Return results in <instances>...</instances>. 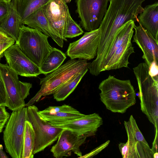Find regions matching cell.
I'll return each instance as SVG.
<instances>
[{"instance_id":"52a82bcc","label":"cell","mask_w":158,"mask_h":158,"mask_svg":"<svg viewBox=\"0 0 158 158\" xmlns=\"http://www.w3.org/2000/svg\"><path fill=\"white\" fill-rule=\"evenodd\" d=\"M0 73L6 93L5 106L12 111L25 107L24 100L30 94L32 84L20 81L18 75L7 63L0 62Z\"/></svg>"},{"instance_id":"f35d334b","label":"cell","mask_w":158,"mask_h":158,"mask_svg":"<svg viewBox=\"0 0 158 158\" xmlns=\"http://www.w3.org/2000/svg\"><path fill=\"white\" fill-rule=\"evenodd\" d=\"M4 0L6 2H8V3L9 2L11 1V0Z\"/></svg>"},{"instance_id":"60d3db41","label":"cell","mask_w":158,"mask_h":158,"mask_svg":"<svg viewBox=\"0 0 158 158\" xmlns=\"http://www.w3.org/2000/svg\"><path fill=\"white\" fill-rule=\"evenodd\" d=\"M2 106V105H0V106Z\"/></svg>"},{"instance_id":"4dcf8cb0","label":"cell","mask_w":158,"mask_h":158,"mask_svg":"<svg viewBox=\"0 0 158 158\" xmlns=\"http://www.w3.org/2000/svg\"><path fill=\"white\" fill-rule=\"evenodd\" d=\"M1 58H0V60ZM6 93L4 82L0 73V105L5 106L6 103Z\"/></svg>"},{"instance_id":"836d02e7","label":"cell","mask_w":158,"mask_h":158,"mask_svg":"<svg viewBox=\"0 0 158 158\" xmlns=\"http://www.w3.org/2000/svg\"><path fill=\"white\" fill-rule=\"evenodd\" d=\"M120 151L123 158H127V143H120L118 144Z\"/></svg>"},{"instance_id":"ba28073f","label":"cell","mask_w":158,"mask_h":158,"mask_svg":"<svg viewBox=\"0 0 158 158\" xmlns=\"http://www.w3.org/2000/svg\"><path fill=\"white\" fill-rule=\"evenodd\" d=\"M39 110L37 107L33 105L27 106V120L31 123L35 134L34 155L52 144L64 130L42 119L38 114Z\"/></svg>"},{"instance_id":"d590c367","label":"cell","mask_w":158,"mask_h":158,"mask_svg":"<svg viewBox=\"0 0 158 158\" xmlns=\"http://www.w3.org/2000/svg\"><path fill=\"white\" fill-rule=\"evenodd\" d=\"M15 44V42L5 43L0 42V58H1L3 56V52L8 48Z\"/></svg>"},{"instance_id":"cb8c5ba5","label":"cell","mask_w":158,"mask_h":158,"mask_svg":"<svg viewBox=\"0 0 158 158\" xmlns=\"http://www.w3.org/2000/svg\"><path fill=\"white\" fill-rule=\"evenodd\" d=\"M66 58L64 53L53 48L40 67L42 74L46 75L56 69L62 65Z\"/></svg>"},{"instance_id":"ab89813d","label":"cell","mask_w":158,"mask_h":158,"mask_svg":"<svg viewBox=\"0 0 158 158\" xmlns=\"http://www.w3.org/2000/svg\"><path fill=\"white\" fill-rule=\"evenodd\" d=\"M2 0H0V1H2Z\"/></svg>"},{"instance_id":"e0dca14e","label":"cell","mask_w":158,"mask_h":158,"mask_svg":"<svg viewBox=\"0 0 158 158\" xmlns=\"http://www.w3.org/2000/svg\"><path fill=\"white\" fill-rule=\"evenodd\" d=\"M23 24L36 29L51 37L60 47L62 48L64 40L52 27L44 15L42 7L29 15L23 22Z\"/></svg>"},{"instance_id":"1f68e13d","label":"cell","mask_w":158,"mask_h":158,"mask_svg":"<svg viewBox=\"0 0 158 158\" xmlns=\"http://www.w3.org/2000/svg\"><path fill=\"white\" fill-rule=\"evenodd\" d=\"M9 9V3L4 0L0 1V23L7 15Z\"/></svg>"},{"instance_id":"5bb4252c","label":"cell","mask_w":158,"mask_h":158,"mask_svg":"<svg viewBox=\"0 0 158 158\" xmlns=\"http://www.w3.org/2000/svg\"><path fill=\"white\" fill-rule=\"evenodd\" d=\"M86 138L70 130L64 129L50 151L56 158L69 156L72 152L79 158L82 155L80 147L85 143Z\"/></svg>"},{"instance_id":"4fadbf2b","label":"cell","mask_w":158,"mask_h":158,"mask_svg":"<svg viewBox=\"0 0 158 158\" xmlns=\"http://www.w3.org/2000/svg\"><path fill=\"white\" fill-rule=\"evenodd\" d=\"M49 23L63 40L71 16L65 0H51L42 7Z\"/></svg>"},{"instance_id":"83f0119b","label":"cell","mask_w":158,"mask_h":158,"mask_svg":"<svg viewBox=\"0 0 158 158\" xmlns=\"http://www.w3.org/2000/svg\"><path fill=\"white\" fill-rule=\"evenodd\" d=\"M77 110L72 106L66 104L59 106H50L43 110L50 113H55L60 111L70 112L74 111Z\"/></svg>"},{"instance_id":"d6a6232c","label":"cell","mask_w":158,"mask_h":158,"mask_svg":"<svg viewBox=\"0 0 158 158\" xmlns=\"http://www.w3.org/2000/svg\"><path fill=\"white\" fill-rule=\"evenodd\" d=\"M149 73L153 77H158V63L153 62L149 67Z\"/></svg>"},{"instance_id":"44dd1931","label":"cell","mask_w":158,"mask_h":158,"mask_svg":"<svg viewBox=\"0 0 158 158\" xmlns=\"http://www.w3.org/2000/svg\"><path fill=\"white\" fill-rule=\"evenodd\" d=\"M137 18L139 24L158 43V2L145 6Z\"/></svg>"},{"instance_id":"5b68a950","label":"cell","mask_w":158,"mask_h":158,"mask_svg":"<svg viewBox=\"0 0 158 158\" xmlns=\"http://www.w3.org/2000/svg\"><path fill=\"white\" fill-rule=\"evenodd\" d=\"M48 38L41 31L23 24L15 43L27 57L40 67L53 48Z\"/></svg>"},{"instance_id":"277c9868","label":"cell","mask_w":158,"mask_h":158,"mask_svg":"<svg viewBox=\"0 0 158 158\" xmlns=\"http://www.w3.org/2000/svg\"><path fill=\"white\" fill-rule=\"evenodd\" d=\"M90 62L84 59H70L56 69L40 79V89L25 106L33 105L42 96L53 94L63 84L82 70L88 68Z\"/></svg>"},{"instance_id":"4316f807","label":"cell","mask_w":158,"mask_h":158,"mask_svg":"<svg viewBox=\"0 0 158 158\" xmlns=\"http://www.w3.org/2000/svg\"><path fill=\"white\" fill-rule=\"evenodd\" d=\"M83 33L84 31L80 26L70 16L65 35V38H72L81 35Z\"/></svg>"},{"instance_id":"484cf974","label":"cell","mask_w":158,"mask_h":158,"mask_svg":"<svg viewBox=\"0 0 158 158\" xmlns=\"http://www.w3.org/2000/svg\"><path fill=\"white\" fill-rule=\"evenodd\" d=\"M35 140V132L31 123L25 122L23 141V154L22 158H33Z\"/></svg>"},{"instance_id":"f546056e","label":"cell","mask_w":158,"mask_h":158,"mask_svg":"<svg viewBox=\"0 0 158 158\" xmlns=\"http://www.w3.org/2000/svg\"><path fill=\"white\" fill-rule=\"evenodd\" d=\"M110 142V141L109 140H107L106 142L94 149L90 152L84 155H82L79 158H89L93 157L98 154L99 152L101 151L102 150L106 147L108 145Z\"/></svg>"},{"instance_id":"ac0fdd59","label":"cell","mask_w":158,"mask_h":158,"mask_svg":"<svg viewBox=\"0 0 158 158\" xmlns=\"http://www.w3.org/2000/svg\"><path fill=\"white\" fill-rule=\"evenodd\" d=\"M135 53L131 40L126 42L115 51L109 60L101 68L100 73L106 70L128 68L129 59Z\"/></svg>"},{"instance_id":"8fae6325","label":"cell","mask_w":158,"mask_h":158,"mask_svg":"<svg viewBox=\"0 0 158 158\" xmlns=\"http://www.w3.org/2000/svg\"><path fill=\"white\" fill-rule=\"evenodd\" d=\"M100 38L98 28L85 33L78 40L70 43L66 54L70 59L90 60L97 56Z\"/></svg>"},{"instance_id":"8d00e7d4","label":"cell","mask_w":158,"mask_h":158,"mask_svg":"<svg viewBox=\"0 0 158 158\" xmlns=\"http://www.w3.org/2000/svg\"><path fill=\"white\" fill-rule=\"evenodd\" d=\"M3 147L2 144H0V158H8L4 152L3 150Z\"/></svg>"},{"instance_id":"30bf717a","label":"cell","mask_w":158,"mask_h":158,"mask_svg":"<svg viewBox=\"0 0 158 158\" xmlns=\"http://www.w3.org/2000/svg\"><path fill=\"white\" fill-rule=\"evenodd\" d=\"M127 140V158H152L154 152L139 128L136 121L131 115L128 121H124Z\"/></svg>"},{"instance_id":"d4e9b609","label":"cell","mask_w":158,"mask_h":158,"mask_svg":"<svg viewBox=\"0 0 158 158\" xmlns=\"http://www.w3.org/2000/svg\"><path fill=\"white\" fill-rule=\"evenodd\" d=\"M38 114L42 119L49 123L68 121L81 118L85 115L77 110L70 112L60 111L55 113L39 110Z\"/></svg>"},{"instance_id":"ffe728a7","label":"cell","mask_w":158,"mask_h":158,"mask_svg":"<svg viewBox=\"0 0 158 158\" xmlns=\"http://www.w3.org/2000/svg\"><path fill=\"white\" fill-rule=\"evenodd\" d=\"M135 25L134 22L130 20L123 24L118 30L112 44L98 67L95 76L100 74L102 67L109 60L118 48L126 42L131 40Z\"/></svg>"},{"instance_id":"3957f363","label":"cell","mask_w":158,"mask_h":158,"mask_svg":"<svg viewBox=\"0 0 158 158\" xmlns=\"http://www.w3.org/2000/svg\"><path fill=\"white\" fill-rule=\"evenodd\" d=\"M139 91L141 110L154 126L156 133L158 126V77H152L149 67L141 63L133 68Z\"/></svg>"},{"instance_id":"7402d4cb","label":"cell","mask_w":158,"mask_h":158,"mask_svg":"<svg viewBox=\"0 0 158 158\" xmlns=\"http://www.w3.org/2000/svg\"><path fill=\"white\" fill-rule=\"evenodd\" d=\"M23 24L31 14L42 7L51 0H13Z\"/></svg>"},{"instance_id":"d6986e66","label":"cell","mask_w":158,"mask_h":158,"mask_svg":"<svg viewBox=\"0 0 158 158\" xmlns=\"http://www.w3.org/2000/svg\"><path fill=\"white\" fill-rule=\"evenodd\" d=\"M23 24L13 0L9 2L8 12L0 23V30L14 39L18 40Z\"/></svg>"},{"instance_id":"74e56055","label":"cell","mask_w":158,"mask_h":158,"mask_svg":"<svg viewBox=\"0 0 158 158\" xmlns=\"http://www.w3.org/2000/svg\"><path fill=\"white\" fill-rule=\"evenodd\" d=\"M66 3H69L71 1V0H65Z\"/></svg>"},{"instance_id":"603a6c76","label":"cell","mask_w":158,"mask_h":158,"mask_svg":"<svg viewBox=\"0 0 158 158\" xmlns=\"http://www.w3.org/2000/svg\"><path fill=\"white\" fill-rule=\"evenodd\" d=\"M88 69L87 68L82 70L63 84L53 94L54 98L58 102L65 100L73 91Z\"/></svg>"},{"instance_id":"9c48e42d","label":"cell","mask_w":158,"mask_h":158,"mask_svg":"<svg viewBox=\"0 0 158 158\" xmlns=\"http://www.w3.org/2000/svg\"><path fill=\"white\" fill-rule=\"evenodd\" d=\"M110 0H76V12L83 29L90 31L98 29Z\"/></svg>"},{"instance_id":"8992f818","label":"cell","mask_w":158,"mask_h":158,"mask_svg":"<svg viewBox=\"0 0 158 158\" xmlns=\"http://www.w3.org/2000/svg\"><path fill=\"white\" fill-rule=\"evenodd\" d=\"M27 107L12 111L5 126L3 140L6 151L12 158H22Z\"/></svg>"},{"instance_id":"9a60e30c","label":"cell","mask_w":158,"mask_h":158,"mask_svg":"<svg viewBox=\"0 0 158 158\" xmlns=\"http://www.w3.org/2000/svg\"><path fill=\"white\" fill-rule=\"evenodd\" d=\"M53 126L74 132L87 138L94 135L103 124L102 118L96 113L85 115L71 121L50 123Z\"/></svg>"},{"instance_id":"2e32d148","label":"cell","mask_w":158,"mask_h":158,"mask_svg":"<svg viewBox=\"0 0 158 158\" xmlns=\"http://www.w3.org/2000/svg\"><path fill=\"white\" fill-rule=\"evenodd\" d=\"M135 34L132 42L135 43L143 53L142 58L149 67L154 61L158 63V43L140 24L135 25Z\"/></svg>"},{"instance_id":"6da1fadb","label":"cell","mask_w":158,"mask_h":158,"mask_svg":"<svg viewBox=\"0 0 158 158\" xmlns=\"http://www.w3.org/2000/svg\"><path fill=\"white\" fill-rule=\"evenodd\" d=\"M145 0H110L109 7L99 26L100 38L94 65L99 66L111 47L118 30L126 22H138Z\"/></svg>"},{"instance_id":"e575fe53","label":"cell","mask_w":158,"mask_h":158,"mask_svg":"<svg viewBox=\"0 0 158 158\" xmlns=\"http://www.w3.org/2000/svg\"><path fill=\"white\" fill-rule=\"evenodd\" d=\"M15 40L0 30V42H15Z\"/></svg>"},{"instance_id":"7a4b0ae2","label":"cell","mask_w":158,"mask_h":158,"mask_svg":"<svg viewBox=\"0 0 158 158\" xmlns=\"http://www.w3.org/2000/svg\"><path fill=\"white\" fill-rule=\"evenodd\" d=\"M98 89L100 100L106 109L123 114L136 102V94L129 80H121L109 75L101 81Z\"/></svg>"},{"instance_id":"7c38bea8","label":"cell","mask_w":158,"mask_h":158,"mask_svg":"<svg viewBox=\"0 0 158 158\" xmlns=\"http://www.w3.org/2000/svg\"><path fill=\"white\" fill-rule=\"evenodd\" d=\"M3 54L7 64L18 75L32 77L42 74L40 67L22 52L16 44L7 48Z\"/></svg>"},{"instance_id":"f1b7e54d","label":"cell","mask_w":158,"mask_h":158,"mask_svg":"<svg viewBox=\"0 0 158 158\" xmlns=\"http://www.w3.org/2000/svg\"><path fill=\"white\" fill-rule=\"evenodd\" d=\"M10 114L6 109L5 106H0V134L2 131L3 128L10 117Z\"/></svg>"}]
</instances>
